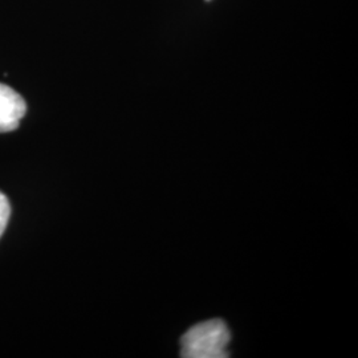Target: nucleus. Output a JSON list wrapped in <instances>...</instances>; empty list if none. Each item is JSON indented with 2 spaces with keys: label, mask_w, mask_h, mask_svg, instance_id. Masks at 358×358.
I'll list each match as a JSON object with an SVG mask.
<instances>
[{
  "label": "nucleus",
  "mask_w": 358,
  "mask_h": 358,
  "mask_svg": "<svg viewBox=\"0 0 358 358\" xmlns=\"http://www.w3.org/2000/svg\"><path fill=\"white\" fill-rule=\"evenodd\" d=\"M207 1H210V0H207Z\"/></svg>",
  "instance_id": "nucleus-4"
},
{
  "label": "nucleus",
  "mask_w": 358,
  "mask_h": 358,
  "mask_svg": "<svg viewBox=\"0 0 358 358\" xmlns=\"http://www.w3.org/2000/svg\"><path fill=\"white\" fill-rule=\"evenodd\" d=\"M26 112L24 99L8 85L0 84V133L19 128Z\"/></svg>",
  "instance_id": "nucleus-2"
},
{
  "label": "nucleus",
  "mask_w": 358,
  "mask_h": 358,
  "mask_svg": "<svg viewBox=\"0 0 358 358\" xmlns=\"http://www.w3.org/2000/svg\"><path fill=\"white\" fill-rule=\"evenodd\" d=\"M10 215H11L10 202H8L7 196L3 192H0V236L3 235V232L7 227Z\"/></svg>",
  "instance_id": "nucleus-3"
},
{
  "label": "nucleus",
  "mask_w": 358,
  "mask_h": 358,
  "mask_svg": "<svg viewBox=\"0 0 358 358\" xmlns=\"http://www.w3.org/2000/svg\"><path fill=\"white\" fill-rule=\"evenodd\" d=\"M231 332L219 319L203 321L192 327L180 338V356L185 358L229 357Z\"/></svg>",
  "instance_id": "nucleus-1"
}]
</instances>
